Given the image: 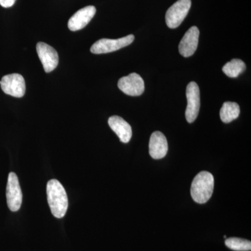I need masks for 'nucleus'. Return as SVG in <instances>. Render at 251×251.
<instances>
[{
  "label": "nucleus",
  "mask_w": 251,
  "mask_h": 251,
  "mask_svg": "<svg viewBox=\"0 0 251 251\" xmlns=\"http://www.w3.org/2000/svg\"><path fill=\"white\" fill-rule=\"evenodd\" d=\"M22 201L23 193L17 175L10 173L6 186V202L10 210L14 212L19 210Z\"/></svg>",
  "instance_id": "7"
},
{
  "label": "nucleus",
  "mask_w": 251,
  "mask_h": 251,
  "mask_svg": "<svg viewBox=\"0 0 251 251\" xmlns=\"http://www.w3.org/2000/svg\"><path fill=\"white\" fill-rule=\"evenodd\" d=\"M191 0H178L168 9L166 14L167 25L171 29L179 27L188 14Z\"/></svg>",
  "instance_id": "4"
},
{
  "label": "nucleus",
  "mask_w": 251,
  "mask_h": 251,
  "mask_svg": "<svg viewBox=\"0 0 251 251\" xmlns=\"http://www.w3.org/2000/svg\"><path fill=\"white\" fill-rule=\"evenodd\" d=\"M186 99L187 107L185 113L186 121L193 123L197 118L201 107V94L196 82H191L186 87Z\"/></svg>",
  "instance_id": "6"
},
{
  "label": "nucleus",
  "mask_w": 251,
  "mask_h": 251,
  "mask_svg": "<svg viewBox=\"0 0 251 251\" xmlns=\"http://www.w3.org/2000/svg\"><path fill=\"white\" fill-rule=\"evenodd\" d=\"M226 247L235 251H250L251 242L247 239L241 238L231 237L225 242Z\"/></svg>",
  "instance_id": "16"
},
{
  "label": "nucleus",
  "mask_w": 251,
  "mask_h": 251,
  "mask_svg": "<svg viewBox=\"0 0 251 251\" xmlns=\"http://www.w3.org/2000/svg\"><path fill=\"white\" fill-rule=\"evenodd\" d=\"M168 150V141L164 134L160 131L153 132L150 137V156L153 159H161L166 156Z\"/></svg>",
  "instance_id": "12"
},
{
  "label": "nucleus",
  "mask_w": 251,
  "mask_h": 251,
  "mask_svg": "<svg viewBox=\"0 0 251 251\" xmlns=\"http://www.w3.org/2000/svg\"><path fill=\"white\" fill-rule=\"evenodd\" d=\"M0 85L5 94L16 98H21L25 94V81L21 74L4 75L0 81Z\"/></svg>",
  "instance_id": "5"
},
{
  "label": "nucleus",
  "mask_w": 251,
  "mask_h": 251,
  "mask_svg": "<svg viewBox=\"0 0 251 251\" xmlns=\"http://www.w3.org/2000/svg\"><path fill=\"white\" fill-rule=\"evenodd\" d=\"M48 202L54 217L62 219L65 216L69 205L67 192L58 180H50L46 188Z\"/></svg>",
  "instance_id": "1"
},
{
  "label": "nucleus",
  "mask_w": 251,
  "mask_h": 251,
  "mask_svg": "<svg viewBox=\"0 0 251 251\" xmlns=\"http://www.w3.org/2000/svg\"><path fill=\"white\" fill-rule=\"evenodd\" d=\"M200 31L197 27H191L183 36L179 45V53L184 57L192 56L197 50Z\"/></svg>",
  "instance_id": "10"
},
{
  "label": "nucleus",
  "mask_w": 251,
  "mask_h": 251,
  "mask_svg": "<svg viewBox=\"0 0 251 251\" xmlns=\"http://www.w3.org/2000/svg\"><path fill=\"white\" fill-rule=\"evenodd\" d=\"M135 36L130 34L117 39H101L94 43L90 51L94 54H105L115 52L129 46L134 41Z\"/></svg>",
  "instance_id": "3"
},
{
  "label": "nucleus",
  "mask_w": 251,
  "mask_h": 251,
  "mask_svg": "<svg viewBox=\"0 0 251 251\" xmlns=\"http://www.w3.org/2000/svg\"><path fill=\"white\" fill-rule=\"evenodd\" d=\"M16 0H0V5L4 8H9L15 4Z\"/></svg>",
  "instance_id": "17"
},
{
  "label": "nucleus",
  "mask_w": 251,
  "mask_h": 251,
  "mask_svg": "<svg viewBox=\"0 0 251 251\" xmlns=\"http://www.w3.org/2000/svg\"><path fill=\"white\" fill-rule=\"evenodd\" d=\"M245 63L239 59H233L225 64L223 72L229 77H237L246 70Z\"/></svg>",
  "instance_id": "15"
},
{
  "label": "nucleus",
  "mask_w": 251,
  "mask_h": 251,
  "mask_svg": "<svg viewBox=\"0 0 251 251\" xmlns=\"http://www.w3.org/2000/svg\"><path fill=\"white\" fill-rule=\"evenodd\" d=\"M118 87L126 95L138 97L143 94L145 91V82L139 74L132 73L127 76L120 79Z\"/></svg>",
  "instance_id": "8"
},
{
  "label": "nucleus",
  "mask_w": 251,
  "mask_h": 251,
  "mask_svg": "<svg viewBox=\"0 0 251 251\" xmlns=\"http://www.w3.org/2000/svg\"><path fill=\"white\" fill-rule=\"evenodd\" d=\"M240 114V108L237 103L234 102H225L222 108L220 110V117L221 120L224 123L229 122L236 120Z\"/></svg>",
  "instance_id": "14"
},
{
  "label": "nucleus",
  "mask_w": 251,
  "mask_h": 251,
  "mask_svg": "<svg viewBox=\"0 0 251 251\" xmlns=\"http://www.w3.org/2000/svg\"><path fill=\"white\" fill-rule=\"evenodd\" d=\"M108 125L122 143H128L131 139V126L121 117H110L108 120Z\"/></svg>",
  "instance_id": "13"
},
{
  "label": "nucleus",
  "mask_w": 251,
  "mask_h": 251,
  "mask_svg": "<svg viewBox=\"0 0 251 251\" xmlns=\"http://www.w3.org/2000/svg\"><path fill=\"white\" fill-rule=\"evenodd\" d=\"M38 56L46 73L52 72L58 65L59 57L57 51L45 43L39 42L36 45Z\"/></svg>",
  "instance_id": "9"
},
{
  "label": "nucleus",
  "mask_w": 251,
  "mask_h": 251,
  "mask_svg": "<svg viewBox=\"0 0 251 251\" xmlns=\"http://www.w3.org/2000/svg\"><path fill=\"white\" fill-rule=\"evenodd\" d=\"M97 12L94 6H87L82 8L73 15L68 22V27L71 31H75L83 29L90 22Z\"/></svg>",
  "instance_id": "11"
},
{
  "label": "nucleus",
  "mask_w": 251,
  "mask_h": 251,
  "mask_svg": "<svg viewBox=\"0 0 251 251\" xmlns=\"http://www.w3.org/2000/svg\"><path fill=\"white\" fill-rule=\"evenodd\" d=\"M214 188V176L209 172H201L196 175L191 184V197L198 204H204L210 199Z\"/></svg>",
  "instance_id": "2"
}]
</instances>
